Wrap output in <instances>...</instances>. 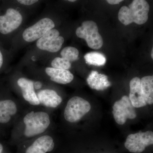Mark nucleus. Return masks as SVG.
<instances>
[{"label": "nucleus", "mask_w": 153, "mask_h": 153, "mask_svg": "<svg viewBox=\"0 0 153 153\" xmlns=\"http://www.w3.org/2000/svg\"><path fill=\"white\" fill-rule=\"evenodd\" d=\"M21 4L25 5L30 6L37 3L39 0H16Z\"/></svg>", "instance_id": "21"}, {"label": "nucleus", "mask_w": 153, "mask_h": 153, "mask_svg": "<svg viewBox=\"0 0 153 153\" xmlns=\"http://www.w3.org/2000/svg\"><path fill=\"white\" fill-rule=\"evenodd\" d=\"M45 72L52 81L59 84H68L74 79V75L68 70L47 67Z\"/></svg>", "instance_id": "14"}, {"label": "nucleus", "mask_w": 153, "mask_h": 153, "mask_svg": "<svg viewBox=\"0 0 153 153\" xmlns=\"http://www.w3.org/2000/svg\"><path fill=\"white\" fill-rule=\"evenodd\" d=\"M18 108L15 102L11 100H0V123L5 124L17 113Z\"/></svg>", "instance_id": "15"}, {"label": "nucleus", "mask_w": 153, "mask_h": 153, "mask_svg": "<svg viewBox=\"0 0 153 153\" xmlns=\"http://www.w3.org/2000/svg\"><path fill=\"white\" fill-rule=\"evenodd\" d=\"M64 42V38L60 36L59 31L52 29L38 39L36 46L41 50L54 53L61 49Z\"/></svg>", "instance_id": "7"}, {"label": "nucleus", "mask_w": 153, "mask_h": 153, "mask_svg": "<svg viewBox=\"0 0 153 153\" xmlns=\"http://www.w3.org/2000/svg\"><path fill=\"white\" fill-rule=\"evenodd\" d=\"M149 5L146 0H133L128 7L123 6L119 12V20L126 26L134 23L142 25L149 19Z\"/></svg>", "instance_id": "1"}, {"label": "nucleus", "mask_w": 153, "mask_h": 153, "mask_svg": "<svg viewBox=\"0 0 153 153\" xmlns=\"http://www.w3.org/2000/svg\"><path fill=\"white\" fill-rule=\"evenodd\" d=\"M51 65L53 68L68 70L71 67L70 61L63 57H57L52 60Z\"/></svg>", "instance_id": "20"}, {"label": "nucleus", "mask_w": 153, "mask_h": 153, "mask_svg": "<svg viewBox=\"0 0 153 153\" xmlns=\"http://www.w3.org/2000/svg\"><path fill=\"white\" fill-rule=\"evenodd\" d=\"M22 21L23 17L19 11L7 9L4 15L0 16V33L4 35L12 33L20 27Z\"/></svg>", "instance_id": "9"}, {"label": "nucleus", "mask_w": 153, "mask_h": 153, "mask_svg": "<svg viewBox=\"0 0 153 153\" xmlns=\"http://www.w3.org/2000/svg\"><path fill=\"white\" fill-rule=\"evenodd\" d=\"M38 97L40 104L51 108H55L62 102V97L58 95L55 91L50 89H45L38 92Z\"/></svg>", "instance_id": "13"}, {"label": "nucleus", "mask_w": 153, "mask_h": 153, "mask_svg": "<svg viewBox=\"0 0 153 153\" xmlns=\"http://www.w3.org/2000/svg\"><path fill=\"white\" fill-rule=\"evenodd\" d=\"M17 84L21 88L22 96L25 101L31 105H38L40 104L33 80L21 77L18 79Z\"/></svg>", "instance_id": "10"}, {"label": "nucleus", "mask_w": 153, "mask_h": 153, "mask_svg": "<svg viewBox=\"0 0 153 153\" xmlns=\"http://www.w3.org/2000/svg\"><path fill=\"white\" fill-rule=\"evenodd\" d=\"M62 57L70 61L71 63L78 59L79 51L75 47H67L63 48L60 52Z\"/></svg>", "instance_id": "19"}, {"label": "nucleus", "mask_w": 153, "mask_h": 153, "mask_svg": "<svg viewBox=\"0 0 153 153\" xmlns=\"http://www.w3.org/2000/svg\"><path fill=\"white\" fill-rule=\"evenodd\" d=\"M34 85H35V88L37 89L40 88L42 86V84L40 82H36V83H34Z\"/></svg>", "instance_id": "24"}, {"label": "nucleus", "mask_w": 153, "mask_h": 153, "mask_svg": "<svg viewBox=\"0 0 153 153\" xmlns=\"http://www.w3.org/2000/svg\"><path fill=\"white\" fill-rule=\"evenodd\" d=\"M3 151V146L2 144L0 143V153H2Z\"/></svg>", "instance_id": "25"}, {"label": "nucleus", "mask_w": 153, "mask_h": 153, "mask_svg": "<svg viewBox=\"0 0 153 153\" xmlns=\"http://www.w3.org/2000/svg\"><path fill=\"white\" fill-rule=\"evenodd\" d=\"M85 63L88 65L96 66H102L106 62L105 56L102 53L93 52L88 53L84 55Z\"/></svg>", "instance_id": "18"}, {"label": "nucleus", "mask_w": 153, "mask_h": 153, "mask_svg": "<svg viewBox=\"0 0 153 153\" xmlns=\"http://www.w3.org/2000/svg\"><path fill=\"white\" fill-rule=\"evenodd\" d=\"M91 108L88 101L79 97H74L67 102L64 110V118L68 122H76L90 110Z\"/></svg>", "instance_id": "4"}, {"label": "nucleus", "mask_w": 153, "mask_h": 153, "mask_svg": "<svg viewBox=\"0 0 153 153\" xmlns=\"http://www.w3.org/2000/svg\"><path fill=\"white\" fill-rule=\"evenodd\" d=\"M141 88L147 104L153 103V76H144L140 79Z\"/></svg>", "instance_id": "17"}, {"label": "nucleus", "mask_w": 153, "mask_h": 153, "mask_svg": "<svg viewBox=\"0 0 153 153\" xmlns=\"http://www.w3.org/2000/svg\"><path fill=\"white\" fill-rule=\"evenodd\" d=\"M55 27V23L52 19L44 18L33 26L25 29L22 34V37L27 42H33L41 38L48 31Z\"/></svg>", "instance_id": "8"}, {"label": "nucleus", "mask_w": 153, "mask_h": 153, "mask_svg": "<svg viewBox=\"0 0 153 153\" xmlns=\"http://www.w3.org/2000/svg\"><path fill=\"white\" fill-rule=\"evenodd\" d=\"M55 147L53 138L49 135L39 137L27 148L25 153H47L52 152Z\"/></svg>", "instance_id": "11"}, {"label": "nucleus", "mask_w": 153, "mask_h": 153, "mask_svg": "<svg viewBox=\"0 0 153 153\" xmlns=\"http://www.w3.org/2000/svg\"><path fill=\"white\" fill-rule=\"evenodd\" d=\"M65 1H68L71 2H74L76 1V0H65Z\"/></svg>", "instance_id": "26"}, {"label": "nucleus", "mask_w": 153, "mask_h": 153, "mask_svg": "<svg viewBox=\"0 0 153 153\" xmlns=\"http://www.w3.org/2000/svg\"><path fill=\"white\" fill-rule=\"evenodd\" d=\"M129 98L134 108L143 107L147 104L142 92L140 79L139 77H134L130 82Z\"/></svg>", "instance_id": "12"}, {"label": "nucleus", "mask_w": 153, "mask_h": 153, "mask_svg": "<svg viewBox=\"0 0 153 153\" xmlns=\"http://www.w3.org/2000/svg\"><path fill=\"white\" fill-rule=\"evenodd\" d=\"M108 4L111 5L117 4L124 0H106Z\"/></svg>", "instance_id": "22"}, {"label": "nucleus", "mask_w": 153, "mask_h": 153, "mask_svg": "<svg viewBox=\"0 0 153 153\" xmlns=\"http://www.w3.org/2000/svg\"><path fill=\"white\" fill-rule=\"evenodd\" d=\"M25 126L24 134L28 138L33 137L43 134L50 124L49 114L44 111H31L23 119Z\"/></svg>", "instance_id": "2"}, {"label": "nucleus", "mask_w": 153, "mask_h": 153, "mask_svg": "<svg viewBox=\"0 0 153 153\" xmlns=\"http://www.w3.org/2000/svg\"><path fill=\"white\" fill-rule=\"evenodd\" d=\"M76 34L78 38L84 39L91 49L97 50L103 45V39L99 33L98 27L93 21L82 22V25L76 29Z\"/></svg>", "instance_id": "3"}, {"label": "nucleus", "mask_w": 153, "mask_h": 153, "mask_svg": "<svg viewBox=\"0 0 153 153\" xmlns=\"http://www.w3.org/2000/svg\"><path fill=\"white\" fill-rule=\"evenodd\" d=\"M153 144L152 131H140L129 135L125 143V146L130 152L140 153L143 152L146 147Z\"/></svg>", "instance_id": "6"}, {"label": "nucleus", "mask_w": 153, "mask_h": 153, "mask_svg": "<svg viewBox=\"0 0 153 153\" xmlns=\"http://www.w3.org/2000/svg\"><path fill=\"white\" fill-rule=\"evenodd\" d=\"M3 63V57L1 52L0 51V68H1Z\"/></svg>", "instance_id": "23"}, {"label": "nucleus", "mask_w": 153, "mask_h": 153, "mask_svg": "<svg viewBox=\"0 0 153 153\" xmlns=\"http://www.w3.org/2000/svg\"><path fill=\"white\" fill-rule=\"evenodd\" d=\"M151 57H152V59H153V49L152 50V53H151Z\"/></svg>", "instance_id": "27"}, {"label": "nucleus", "mask_w": 153, "mask_h": 153, "mask_svg": "<svg viewBox=\"0 0 153 153\" xmlns=\"http://www.w3.org/2000/svg\"><path fill=\"white\" fill-rule=\"evenodd\" d=\"M112 113L117 123L121 125L125 123L128 119H134L137 117L134 107L127 96H124L115 102Z\"/></svg>", "instance_id": "5"}, {"label": "nucleus", "mask_w": 153, "mask_h": 153, "mask_svg": "<svg viewBox=\"0 0 153 153\" xmlns=\"http://www.w3.org/2000/svg\"><path fill=\"white\" fill-rule=\"evenodd\" d=\"M88 84L92 89L102 91L110 86L111 83L105 74H99L97 71H91L88 77Z\"/></svg>", "instance_id": "16"}]
</instances>
